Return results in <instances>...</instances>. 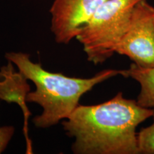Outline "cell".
I'll use <instances>...</instances> for the list:
<instances>
[{
    "instance_id": "1",
    "label": "cell",
    "mask_w": 154,
    "mask_h": 154,
    "mask_svg": "<svg viewBox=\"0 0 154 154\" xmlns=\"http://www.w3.org/2000/svg\"><path fill=\"white\" fill-rule=\"evenodd\" d=\"M153 113L119 92L104 103L79 104L62 126L67 136L74 138V153L139 154L136 128Z\"/></svg>"
},
{
    "instance_id": "2",
    "label": "cell",
    "mask_w": 154,
    "mask_h": 154,
    "mask_svg": "<svg viewBox=\"0 0 154 154\" xmlns=\"http://www.w3.org/2000/svg\"><path fill=\"white\" fill-rule=\"evenodd\" d=\"M5 58L36 86L34 91L29 92L26 102L42 107L41 114L33 119L38 128H50L66 119L79 105L84 94L100 83L122 74V70L106 69L91 78H76L46 70L40 63L33 62L26 53H7Z\"/></svg>"
},
{
    "instance_id": "3",
    "label": "cell",
    "mask_w": 154,
    "mask_h": 154,
    "mask_svg": "<svg viewBox=\"0 0 154 154\" xmlns=\"http://www.w3.org/2000/svg\"><path fill=\"white\" fill-rule=\"evenodd\" d=\"M140 0H107L99 7L76 36L87 59L94 64L111 57L129 27Z\"/></svg>"
},
{
    "instance_id": "4",
    "label": "cell",
    "mask_w": 154,
    "mask_h": 154,
    "mask_svg": "<svg viewBox=\"0 0 154 154\" xmlns=\"http://www.w3.org/2000/svg\"><path fill=\"white\" fill-rule=\"evenodd\" d=\"M154 7L146 0L135 7L128 31L116 49L143 68L154 67Z\"/></svg>"
},
{
    "instance_id": "5",
    "label": "cell",
    "mask_w": 154,
    "mask_h": 154,
    "mask_svg": "<svg viewBox=\"0 0 154 154\" xmlns=\"http://www.w3.org/2000/svg\"><path fill=\"white\" fill-rule=\"evenodd\" d=\"M107 0H54L50 9L51 31L58 44L76 38L99 7Z\"/></svg>"
},
{
    "instance_id": "6",
    "label": "cell",
    "mask_w": 154,
    "mask_h": 154,
    "mask_svg": "<svg viewBox=\"0 0 154 154\" xmlns=\"http://www.w3.org/2000/svg\"><path fill=\"white\" fill-rule=\"evenodd\" d=\"M13 63L8 61L0 69V100L7 103H16L22 108L25 122L30 113L26 106V96L30 91L28 79L19 71H16Z\"/></svg>"
},
{
    "instance_id": "7",
    "label": "cell",
    "mask_w": 154,
    "mask_h": 154,
    "mask_svg": "<svg viewBox=\"0 0 154 154\" xmlns=\"http://www.w3.org/2000/svg\"><path fill=\"white\" fill-rule=\"evenodd\" d=\"M121 75L139 83L140 91L136 100L138 104L148 109L154 108V67L143 68L133 63L129 69L122 70Z\"/></svg>"
},
{
    "instance_id": "8",
    "label": "cell",
    "mask_w": 154,
    "mask_h": 154,
    "mask_svg": "<svg viewBox=\"0 0 154 154\" xmlns=\"http://www.w3.org/2000/svg\"><path fill=\"white\" fill-rule=\"evenodd\" d=\"M151 126L142 128L138 133V147L139 154H154V113Z\"/></svg>"
},
{
    "instance_id": "9",
    "label": "cell",
    "mask_w": 154,
    "mask_h": 154,
    "mask_svg": "<svg viewBox=\"0 0 154 154\" xmlns=\"http://www.w3.org/2000/svg\"><path fill=\"white\" fill-rule=\"evenodd\" d=\"M13 126H0V153L5 151L14 134Z\"/></svg>"
},
{
    "instance_id": "10",
    "label": "cell",
    "mask_w": 154,
    "mask_h": 154,
    "mask_svg": "<svg viewBox=\"0 0 154 154\" xmlns=\"http://www.w3.org/2000/svg\"><path fill=\"white\" fill-rule=\"evenodd\" d=\"M153 17H154V14H153Z\"/></svg>"
}]
</instances>
